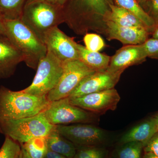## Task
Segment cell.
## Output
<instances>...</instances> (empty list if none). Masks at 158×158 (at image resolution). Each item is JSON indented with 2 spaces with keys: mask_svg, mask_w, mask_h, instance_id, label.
<instances>
[{
  "mask_svg": "<svg viewBox=\"0 0 158 158\" xmlns=\"http://www.w3.org/2000/svg\"><path fill=\"white\" fill-rule=\"evenodd\" d=\"M47 95L35 96L0 87V121L31 117L43 112L49 104Z\"/></svg>",
  "mask_w": 158,
  "mask_h": 158,
  "instance_id": "obj_1",
  "label": "cell"
},
{
  "mask_svg": "<svg viewBox=\"0 0 158 158\" xmlns=\"http://www.w3.org/2000/svg\"><path fill=\"white\" fill-rule=\"evenodd\" d=\"M5 36L21 53L27 66L37 69L40 61L45 56L47 49L33 31L20 19H4Z\"/></svg>",
  "mask_w": 158,
  "mask_h": 158,
  "instance_id": "obj_2",
  "label": "cell"
},
{
  "mask_svg": "<svg viewBox=\"0 0 158 158\" xmlns=\"http://www.w3.org/2000/svg\"><path fill=\"white\" fill-rule=\"evenodd\" d=\"M20 19L43 42L48 31L65 21L62 7L44 0H27Z\"/></svg>",
  "mask_w": 158,
  "mask_h": 158,
  "instance_id": "obj_3",
  "label": "cell"
},
{
  "mask_svg": "<svg viewBox=\"0 0 158 158\" xmlns=\"http://www.w3.org/2000/svg\"><path fill=\"white\" fill-rule=\"evenodd\" d=\"M111 0H69L63 7L65 22L77 33L83 34L92 26L94 16L104 18L110 11Z\"/></svg>",
  "mask_w": 158,
  "mask_h": 158,
  "instance_id": "obj_4",
  "label": "cell"
},
{
  "mask_svg": "<svg viewBox=\"0 0 158 158\" xmlns=\"http://www.w3.org/2000/svg\"><path fill=\"white\" fill-rule=\"evenodd\" d=\"M56 126L50 123L42 113L35 116L0 121V132L20 144L34 138L46 137Z\"/></svg>",
  "mask_w": 158,
  "mask_h": 158,
  "instance_id": "obj_5",
  "label": "cell"
},
{
  "mask_svg": "<svg viewBox=\"0 0 158 158\" xmlns=\"http://www.w3.org/2000/svg\"><path fill=\"white\" fill-rule=\"evenodd\" d=\"M63 65L64 62L47 51L45 56L40 61L32 84L23 91L35 96L47 95L58 84Z\"/></svg>",
  "mask_w": 158,
  "mask_h": 158,
  "instance_id": "obj_6",
  "label": "cell"
},
{
  "mask_svg": "<svg viewBox=\"0 0 158 158\" xmlns=\"http://www.w3.org/2000/svg\"><path fill=\"white\" fill-rule=\"evenodd\" d=\"M42 113L54 126L96 123L99 119L98 115L72 104L68 98L50 102Z\"/></svg>",
  "mask_w": 158,
  "mask_h": 158,
  "instance_id": "obj_7",
  "label": "cell"
},
{
  "mask_svg": "<svg viewBox=\"0 0 158 158\" xmlns=\"http://www.w3.org/2000/svg\"><path fill=\"white\" fill-rule=\"evenodd\" d=\"M95 72L79 59L64 62L62 76L47 94L48 100L51 102L68 97L83 79Z\"/></svg>",
  "mask_w": 158,
  "mask_h": 158,
  "instance_id": "obj_8",
  "label": "cell"
},
{
  "mask_svg": "<svg viewBox=\"0 0 158 158\" xmlns=\"http://www.w3.org/2000/svg\"><path fill=\"white\" fill-rule=\"evenodd\" d=\"M56 130L77 148L103 146L108 141L106 131L92 124L78 123L56 126Z\"/></svg>",
  "mask_w": 158,
  "mask_h": 158,
  "instance_id": "obj_9",
  "label": "cell"
},
{
  "mask_svg": "<svg viewBox=\"0 0 158 158\" xmlns=\"http://www.w3.org/2000/svg\"><path fill=\"white\" fill-rule=\"evenodd\" d=\"M69 99L72 104L99 115L116 110L120 97L114 88Z\"/></svg>",
  "mask_w": 158,
  "mask_h": 158,
  "instance_id": "obj_10",
  "label": "cell"
},
{
  "mask_svg": "<svg viewBox=\"0 0 158 158\" xmlns=\"http://www.w3.org/2000/svg\"><path fill=\"white\" fill-rule=\"evenodd\" d=\"M123 71L113 72L106 69L95 72L83 79L67 98H76L114 88Z\"/></svg>",
  "mask_w": 158,
  "mask_h": 158,
  "instance_id": "obj_11",
  "label": "cell"
},
{
  "mask_svg": "<svg viewBox=\"0 0 158 158\" xmlns=\"http://www.w3.org/2000/svg\"><path fill=\"white\" fill-rule=\"evenodd\" d=\"M44 43L47 51L62 62L79 59L77 43L73 38L63 33L58 27L53 28L47 32Z\"/></svg>",
  "mask_w": 158,
  "mask_h": 158,
  "instance_id": "obj_12",
  "label": "cell"
},
{
  "mask_svg": "<svg viewBox=\"0 0 158 158\" xmlns=\"http://www.w3.org/2000/svg\"><path fill=\"white\" fill-rule=\"evenodd\" d=\"M147 58L143 44L124 46L111 57L107 69L113 72L124 71L129 66L144 62Z\"/></svg>",
  "mask_w": 158,
  "mask_h": 158,
  "instance_id": "obj_13",
  "label": "cell"
},
{
  "mask_svg": "<svg viewBox=\"0 0 158 158\" xmlns=\"http://www.w3.org/2000/svg\"><path fill=\"white\" fill-rule=\"evenodd\" d=\"M104 21L109 40H117L126 45L142 44L151 34L147 29L123 27L111 21Z\"/></svg>",
  "mask_w": 158,
  "mask_h": 158,
  "instance_id": "obj_14",
  "label": "cell"
},
{
  "mask_svg": "<svg viewBox=\"0 0 158 158\" xmlns=\"http://www.w3.org/2000/svg\"><path fill=\"white\" fill-rule=\"evenodd\" d=\"M22 62L21 53L5 35L0 34V79L13 75L17 65Z\"/></svg>",
  "mask_w": 158,
  "mask_h": 158,
  "instance_id": "obj_15",
  "label": "cell"
},
{
  "mask_svg": "<svg viewBox=\"0 0 158 158\" xmlns=\"http://www.w3.org/2000/svg\"><path fill=\"white\" fill-rule=\"evenodd\" d=\"M158 131L154 117L137 125L124 134L119 140V144L127 142H139L144 147L153 136Z\"/></svg>",
  "mask_w": 158,
  "mask_h": 158,
  "instance_id": "obj_16",
  "label": "cell"
},
{
  "mask_svg": "<svg viewBox=\"0 0 158 158\" xmlns=\"http://www.w3.org/2000/svg\"><path fill=\"white\" fill-rule=\"evenodd\" d=\"M110 12L104 18V21H111L123 27L145 29L148 31L141 20L131 11L113 4H110Z\"/></svg>",
  "mask_w": 158,
  "mask_h": 158,
  "instance_id": "obj_17",
  "label": "cell"
},
{
  "mask_svg": "<svg viewBox=\"0 0 158 158\" xmlns=\"http://www.w3.org/2000/svg\"><path fill=\"white\" fill-rule=\"evenodd\" d=\"M46 138L48 150L69 158H73L76 153V146L60 135L56 127Z\"/></svg>",
  "mask_w": 158,
  "mask_h": 158,
  "instance_id": "obj_18",
  "label": "cell"
},
{
  "mask_svg": "<svg viewBox=\"0 0 158 158\" xmlns=\"http://www.w3.org/2000/svg\"><path fill=\"white\" fill-rule=\"evenodd\" d=\"M79 60L88 67L98 71L105 70L110 64L111 57L99 52H92L87 49L85 46L77 43Z\"/></svg>",
  "mask_w": 158,
  "mask_h": 158,
  "instance_id": "obj_19",
  "label": "cell"
},
{
  "mask_svg": "<svg viewBox=\"0 0 158 158\" xmlns=\"http://www.w3.org/2000/svg\"><path fill=\"white\" fill-rule=\"evenodd\" d=\"M117 6L135 14L146 26L151 34L156 26L155 22L146 12L137 0H115Z\"/></svg>",
  "mask_w": 158,
  "mask_h": 158,
  "instance_id": "obj_20",
  "label": "cell"
},
{
  "mask_svg": "<svg viewBox=\"0 0 158 158\" xmlns=\"http://www.w3.org/2000/svg\"><path fill=\"white\" fill-rule=\"evenodd\" d=\"M27 0H0V15L5 20L20 19Z\"/></svg>",
  "mask_w": 158,
  "mask_h": 158,
  "instance_id": "obj_21",
  "label": "cell"
},
{
  "mask_svg": "<svg viewBox=\"0 0 158 158\" xmlns=\"http://www.w3.org/2000/svg\"><path fill=\"white\" fill-rule=\"evenodd\" d=\"M20 145L32 158H44L48 151L46 137L34 138Z\"/></svg>",
  "mask_w": 158,
  "mask_h": 158,
  "instance_id": "obj_22",
  "label": "cell"
},
{
  "mask_svg": "<svg viewBox=\"0 0 158 158\" xmlns=\"http://www.w3.org/2000/svg\"><path fill=\"white\" fill-rule=\"evenodd\" d=\"M144 144L141 142H127L120 144L112 155L116 158H143L142 151Z\"/></svg>",
  "mask_w": 158,
  "mask_h": 158,
  "instance_id": "obj_23",
  "label": "cell"
},
{
  "mask_svg": "<svg viewBox=\"0 0 158 158\" xmlns=\"http://www.w3.org/2000/svg\"><path fill=\"white\" fill-rule=\"evenodd\" d=\"M108 151L103 146L77 148L73 158H108Z\"/></svg>",
  "mask_w": 158,
  "mask_h": 158,
  "instance_id": "obj_24",
  "label": "cell"
},
{
  "mask_svg": "<svg viewBox=\"0 0 158 158\" xmlns=\"http://www.w3.org/2000/svg\"><path fill=\"white\" fill-rule=\"evenodd\" d=\"M22 152L20 144L6 137L0 149V158H17Z\"/></svg>",
  "mask_w": 158,
  "mask_h": 158,
  "instance_id": "obj_25",
  "label": "cell"
},
{
  "mask_svg": "<svg viewBox=\"0 0 158 158\" xmlns=\"http://www.w3.org/2000/svg\"><path fill=\"white\" fill-rule=\"evenodd\" d=\"M85 47L92 52H99L105 46L103 40L99 35L93 33H88L85 34L84 37Z\"/></svg>",
  "mask_w": 158,
  "mask_h": 158,
  "instance_id": "obj_26",
  "label": "cell"
},
{
  "mask_svg": "<svg viewBox=\"0 0 158 158\" xmlns=\"http://www.w3.org/2000/svg\"><path fill=\"white\" fill-rule=\"evenodd\" d=\"M147 57L158 60V40L148 38L143 44Z\"/></svg>",
  "mask_w": 158,
  "mask_h": 158,
  "instance_id": "obj_27",
  "label": "cell"
},
{
  "mask_svg": "<svg viewBox=\"0 0 158 158\" xmlns=\"http://www.w3.org/2000/svg\"><path fill=\"white\" fill-rule=\"evenodd\" d=\"M144 152H151L158 156V131L150 139L144 146Z\"/></svg>",
  "mask_w": 158,
  "mask_h": 158,
  "instance_id": "obj_28",
  "label": "cell"
},
{
  "mask_svg": "<svg viewBox=\"0 0 158 158\" xmlns=\"http://www.w3.org/2000/svg\"><path fill=\"white\" fill-rule=\"evenodd\" d=\"M148 13L155 22L158 23V0H151Z\"/></svg>",
  "mask_w": 158,
  "mask_h": 158,
  "instance_id": "obj_29",
  "label": "cell"
},
{
  "mask_svg": "<svg viewBox=\"0 0 158 158\" xmlns=\"http://www.w3.org/2000/svg\"><path fill=\"white\" fill-rule=\"evenodd\" d=\"M52 5L63 8L69 0H44Z\"/></svg>",
  "mask_w": 158,
  "mask_h": 158,
  "instance_id": "obj_30",
  "label": "cell"
},
{
  "mask_svg": "<svg viewBox=\"0 0 158 158\" xmlns=\"http://www.w3.org/2000/svg\"><path fill=\"white\" fill-rule=\"evenodd\" d=\"M44 158H69L59 154L48 150Z\"/></svg>",
  "mask_w": 158,
  "mask_h": 158,
  "instance_id": "obj_31",
  "label": "cell"
},
{
  "mask_svg": "<svg viewBox=\"0 0 158 158\" xmlns=\"http://www.w3.org/2000/svg\"><path fill=\"white\" fill-rule=\"evenodd\" d=\"M138 2L140 4L141 7L148 13L150 4V0H137Z\"/></svg>",
  "mask_w": 158,
  "mask_h": 158,
  "instance_id": "obj_32",
  "label": "cell"
},
{
  "mask_svg": "<svg viewBox=\"0 0 158 158\" xmlns=\"http://www.w3.org/2000/svg\"><path fill=\"white\" fill-rule=\"evenodd\" d=\"M6 34L5 25H4V19L0 15V34L5 35Z\"/></svg>",
  "mask_w": 158,
  "mask_h": 158,
  "instance_id": "obj_33",
  "label": "cell"
},
{
  "mask_svg": "<svg viewBox=\"0 0 158 158\" xmlns=\"http://www.w3.org/2000/svg\"><path fill=\"white\" fill-rule=\"evenodd\" d=\"M151 34H152V38L158 40V23L156 25Z\"/></svg>",
  "mask_w": 158,
  "mask_h": 158,
  "instance_id": "obj_34",
  "label": "cell"
},
{
  "mask_svg": "<svg viewBox=\"0 0 158 158\" xmlns=\"http://www.w3.org/2000/svg\"><path fill=\"white\" fill-rule=\"evenodd\" d=\"M143 158H158V156L151 152H144Z\"/></svg>",
  "mask_w": 158,
  "mask_h": 158,
  "instance_id": "obj_35",
  "label": "cell"
},
{
  "mask_svg": "<svg viewBox=\"0 0 158 158\" xmlns=\"http://www.w3.org/2000/svg\"><path fill=\"white\" fill-rule=\"evenodd\" d=\"M22 151L23 156V158H31L30 156H29V155L27 153V152H26L24 150L23 148H22Z\"/></svg>",
  "mask_w": 158,
  "mask_h": 158,
  "instance_id": "obj_36",
  "label": "cell"
},
{
  "mask_svg": "<svg viewBox=\"0 0 158 158\" xmlns=\"http://www.w3.org/2000/svg\"><path fill=\"white\" fill-rule=\"evenodd\" d=\"M154 117L155 119L156 124L158 130V114H157L156 116H154Z\"/></svg>",
  "mask_w": 158,
  "mask_h": 158,
  "instance_id": "obj_37",
  "label": "cell"
},
{
  "mask_svg": "<svg viewBox=\"0 0 158 158\" xmlns=\"http://www.w3.org/2000/svg\"><path fill=\"white\" fill-rule=\"evenodd\" d=\"M17 158H23V157L22 151L21 152L19 156Z\"/></svg>",
  "mask_w": 158,
  "mask_h": 158,
  "instance_id": "obj_38",
  "label": "cell"
},
{
  "mask_svg": "<svg viewBox=\"0 0 158 158\" xmlns=\"http://www.w3.org/2000/svg\"><path fill=\"white\" fill-rule=\"evenodd\" d=\"M108 158H116L115 157H114V156L112 155L111 156H110V157H108Z\"/></svg>",
  "mask_w": 158,
  "mask_h": 158,
  "instance_id": "obj_39",
  "label": "cell"
},
{
  "mask_svg": "<svg viewBox=\"0 0 158 158\" xmlns=\"http://www.w3.org/2000/svg\"><path fill=\"white\" fill-rule=\"evenodd\" d=\"M150 1H151V0H150Z\"/></svg>",
  "mask_w": 158,
  "mask_h": 158,
  "instance_id": "obj_40",
  "label": "cell"
}]
</instances>
